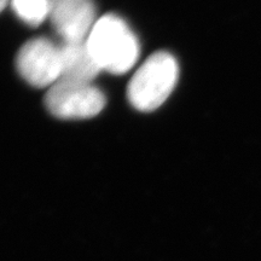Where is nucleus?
I'll return each instance as SVG.
<instances>
[{"mask_svg": "<svg viewBox=\"0 0 261 261\" xmlns=\"http://www.w3.org/2000/svg\"><path fill=\"white\" fill-rule=\"evenodd\" d=\"M61 79L91 83L102 71L87 47L86 41L63 42L61 46Z\"/></svg>", "mask_w": 261, "mask_h": 261, "instance_id": "obj_6", "label": "nucleus"}, {"mask_svg": "<svg viewBox=\"0 0 261 261\" xmlns=\"http://www.w3.org/2000/svg\"><path fill=\"white\" fill-rule=\"evenodd\" d=\"M45 106L58 119H89L102 112L106 96L91 83L61 79L48 90Z\"/></svg>", "mask_w": 261, "mask_h": 261, "instance_id": "obj_3", "label": "nucleus"}, {"mask_svg": "<svg viewBox=\"0 0 261 261\" xmlns=\"http://www.w3.org/2000/svg\"><path fill=\"white\" fill-rule=\"evenodd\" d=\"M48 17L64 42L86 41L97 22L92 0H51Z\"/></svg>", "mask_w": 261, "mask_h": 261, "instance_id": "obj_5", "label": "nucleus"}, {"mask_svg": "<svg viewBox=\"0 0 261 261\" xmlns=\"http://www.w3.org/2000/svg\"><path fill=\"white\" fill-rule=\"evenodd\" d=\"M16 15L29 25H39L50 16L51 0H12Z\"/></svg>", "mask_w": 261, "mask_h": 261, "instance_id": "obj_7", "label": "nucleus"}, {"mask_svg": "<svg viewBox=\"0 0 261 261\" xmlns=\"http://www.w3.org/2000/svg\"><path fill=\"white\" fill-rule=\"evenodd\" d=\"M86 45L100 69L116 75L132 69L140 52L132 29L121 17L112 14L97 19Z\"/></svg>", "mask_w": 261, "mask_h": 261, "instance_id": "obj_1", "label": "nucleus"}, {"mask_svg": "<svg viewBox=\"0 0 261 261\" xmlns=\"http://www.w3.org/2000/svg\"><path fill=\"white\" fill-rule=\"evenodd\" d=\"M179 77L174 56L165 51L151 55L130 79L127 97L139 112H152L171 96Z\"/></svg>", "mask_w": 261, "mask_h": 261, "instance_id": "obj_2", "label": "nucleus"}, {"mask_svg": "<svg viewBox=\"0 0 261 261\" xmlns=\"http://www.w3.org/2000/svg\"><path fill=\"white\" fill-rule=\"evenodd\" d=\"M9 4V0H0V12L6 8V5Z\"/></svg>", "mask_w": 261, "mask_h": 261, "instance_id": "obj_8", "label": "nucleus"}, {"mask_svg": "<svg viewBox=\"0 0 261 261\" xmlns=\"http://www.w3.org/2000/svg\"><path fill=\"white\" fill-rule=\"evenodd\" d=\"M16 68L32 86H54L62 76L61 46L45 38L29 40L19 48Z\"/></svg>", "mask_w": 261, "mask_h": 261, "instance_id": "obj_4", "label": "nucleus"}]
</instances>
